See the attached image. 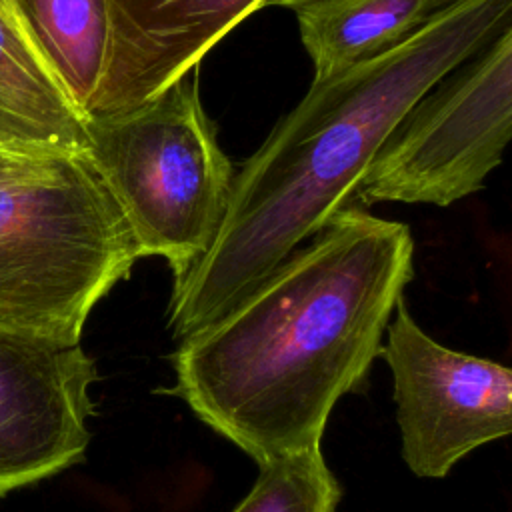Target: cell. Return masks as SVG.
Instances as JSON below:
<instances>
[{"label":"cell","mask_w":512,"mask_h":512,"mask_svg":"<svg viewBox=\"0 0 512 512\" xmlns=\"http://www.w3.org/2000/svg\"><path fill=\"white\" fill-rule=\"evenodd\" d=\"M112 52L90 116L134 108L188 74L262 0H108Z\"/></svg>","instance_id":"8"},{"label":"cell","mask_w":512,"mask_h":512,"mask_svg":"<svg viewBox=\"0 0 512 512\" xmlns=\"http://www.w3.org/2000/svg\"><path fill=\"white\" fill-rule=\"evenodd\" d=\"M2 2H6V4H8V0H2ZM8 6H10V4H8Z\"/></svg>","instance_id":"15"},{"label":"cell","mask_w":512,"mask_h":512,"mask_svg":"<svg viewBox=\"0 0 512 512\" xmlns=\"http://www.w3.org/2000/svg\"><path fill=\"white\" fill-rule=\"evenodd\" d=\"M142 258L104 176L84 154L0 168V328L80 344L92 308Z\"/></svg>","instance_id":"3"},{"label":"cell","mask_w":512,"mask_h":512,"mask_svg":"<svg viewBox=\"0 0 512 512\" xmlns=\"http://www.w3.org/2000/svg\"><path fill=\"white\" fill-rule=\"evenodd\" d=\"M86 132L140 256H162L182 280L212 246L236 174L202 108L196 68L134 108L86 118Z\"/></svg>","instance_id":"4"},{"label":"cell","mask_w":512,"mask_h":512,"mask_svg":"<svg viewBox=\"0 0 512 512\" xmlns=\"http://www.w3.org/2000/svg\"><path fill=\"white\" fill-rule=\"evenodd\" d=\"M412 258L406 224L344 206L236 310L180 342L172 392L256 464L320 446L334 404L382 350Z\"/></svg>","instance_id":"1"},{"label":"cell","mask_w":512,"mask_h":512,"mask_svg":"<svg viewBox=\"0 0 512 512\" xmlns=\"http://www.w3.org/2000/svg\"><path fill=\"white\" fill-rule=\"evenodd\" d=\"M88 146L86 116L0 0V152L84 154Z\"/></svg>","instance_id":"9"},{"label":"cell","mask_w":512,"mask_h":512,"mask_svg":"<svg viewBox=\"0 0 512 512\" xmlns=\"http://www.w3.org/2000/svg\"><path fill=\"white\" fill-rule=\"evenodd\" d=\"M96 378L80 344L0 328V498L84 458Z\"/></svg>","instance_id":"7"},{"label":"cell","mask_w":512,"mask_h":512,"mask_svg":"<svg viewBox=\"0 0 512 512\" xmlns=\"http://www.w3.org/2000/svg\"><path fill=\"white\" fill-rule=\"evenodd\" d=\"M510 134L512 28H506L404 114L352 200L450 206L484 186Z\"/></svg>","instance_id":"5"},{"label":"cell","mask_w":512,"mask_h":512,"mask_svg":"<svg viewBox=\"0 0 512 512\" xmlns=\"http://www.w3.org/2000/svg\"><path fill=\"white\" fill-rule=\"evenodd\" d=\"M306 2H312V0H262L260 8H270V6H282V8H298Z\"/></svg>","instance_id":"13"},{"label":"cell","mask_w":512,"mask_h":512,"mask_svg":"<svg viewBox=\"0 0 512 512\" xmlns=\"http://www.w3.org/2000/svg\"><path fill=\"white\" fill-rule=\"evenodd\" d=\"M512 28V0H454L394 50L312 82L234 174L204 258L172 286L168 328L188 340L236 310L344 206L404 114Z\"/></svg>","instance_id":"2"},{"label":"cell","mask_w":512,"mask_h":512,"mask_svg":"<svg viewBox=\"0 0 512 512\" xmlns=\"http://www.w3.org/2000/svg\"><path fill=\"white\" fill-rule=\"evenodd\" d=\"M394 310L380 356L394 378L402 458L416 476L442 478L474 448L512 432V372L432 340L404 298Z\"/></svg>","instance_id":"6"},{"label":"cell","mask_w":512,"mask_h":512,"mask_svg":"<svg viewBox=\"0 0 512 512\" xmlns=\"http://www.w3.org/2000/svg\"><path fill=\"white\" fill-rule=\"evenodd\" d=\"M342 490L320 446L258 464L252 490L232 512H338Z\"/></svg>","instance_id":"12"},{"label":"cell","mask_w":512,"mask_h":512,"mask_svg":"<svg viewBox=\"0 0 512 512\" xmlns=\"http://www.w3.org/2000/svg\"><path fill=\"white\" fill-rule=\"evenodd\" d=\"M28 38L84 116L112 52L108 0H8Z\"/></svg>","instance_id":"11"},{"label":"cell","mask_w":512,"mask_h":512,"mask_svg":"<svg viewBox=\"0 0 512 512\" xmlns=\"http://www.w3.org/2000/svg\"><path fill=\"white\" fill-rule=\"evenodd\" d=\"M12 158H16V156H10V154H4V152H0V168H2L6 162H10Z\"/></svg>","instance_id":"14"},{"label":"cell","mask_w":512,"mask_h":512,"mask_svg":"<svg viewBox=\"0 0 512 512\" xmlns=\"http://www.w3.org/2000/svg\"><path fill=\"white\" fill-rule=\"evenodd\" d=\"M454 0H312L294 8L302 44L324 80L404 44Z\"/></svg>","instance_id":"10"}]
</instances>
